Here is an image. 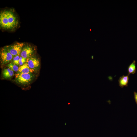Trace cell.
<instances>
[{"label": "cell", "mask_w": 137, "mask_h": 137, "mask_svg": "<svg viewBox=\"0 0 137 137\" xmlns=\"http://www.w3.org/2000/svg\"><path fill=\"white\" fill-rule=\"evenodd\" d=\"M19 24L18 18L11 10H4L0 13V25L1 28L13 30L17 27Z\"/></svg>", "instance_id": "cell-1"}, {"label": "cell", "mask_w": 137, "mask_h": 137, "mask_svg": "<svg viewBox=\"0 0 137 137\" xmlns=\"http://www.w3.org/2000/svg\"><path fill=\"white\" fill-rule=\"evenodd\" d=\"M34 77L35 76L32 73L16 74L15 80L19 84H28L32 82Z\"/></svg>", "instance_id": "cell-2"}, {"label": "cell", "mask_w": 137, "mask_h": 137, "mask_svg": "<svg viewBox=\"0 0 137 137\" xmlns=\"http://www.w3.org/2000/svg\"><path fill=\"white\" fill-rule=\"evenodd\" d=\"M0 55L1 61L3 64L8 63L13 58V56L6 46L1 50Z\"/></svg>", "instance_id": "cell-3"}, {"label": "cell", "mask_w": 137, "mask_h": 137, "mask_svg": "<svg viewBox=\"0 0 137 137\" xmlns=\"http://www.w3.org/2000/svg\"><path fill=\"white\" fill-rule=\"evenodd\" d=\"M24 44L23 43L17 42L6 46L13 57L21 54Z\"/></svg>", "instance_id": "cell-4"}, {"label": "cell", "mask_w": 137, "mask_h": 137, "mask_svg": "<svg viewBox=\"0 0 137 137\" xmlns=\"http://www.w3.org/2000/svg\"><path fill=\"white\" fill-rule=\"evenodd\" d=\"M29 67L34 70H38L40 66V62L36 57L31 56L26 60V61Z\"/></svg>", "instance_id": "cell-5"}, {"label": "cell", "mask_w": 137, "mask_h": 137, "mask_svg": "<svg viewBox=\"0 0 137 137\" xmlns=\"http://www.w3.org/2000/svg\"><path fill=\"white\" fill-rule=\"evenodd\" d=\"M33 53L32 48L29 46L26 45L23 47L20 55L27 60L32 56Z\"/></svg>", "instance_id": "cell-6"}, {"label": "cell", "mask_w": 137, "mask_h": 137, "mask_svg": "<svg viewBox=\"0 0 137 137\" xmlns=\"http://www.w3.org/2000/svg\"><path fill=\"white\" fill-rule=\"evenodd\" d=\"M35 70L30 68L27 62L19 68L17 74L32 73Z\"/></svg>", "instance_id": "cell-7"}, {"label": "cell", "mask_w": 137, "mask_h": 137, "mask_svg": "<svg viewBox=\"0 0 137 137\" xmlns=\"http://www.w3.org/2000/svg\"><path fill=\"white\" fill-rule=\"evenodd\" d=\"M129 80V75H123L119 78L118 80V83L119 86L121 88L128 86Z\"/></svg>", "instance_id": "cell-8"}, {"label": "cell", "mask_w": 137, "mask_h": 137, "mask_svg": "<svg viewBox=\"0 0 137 137\" xmlns=\"http://www.w3.org/2000/svg\"><path fill=\"white\" fill-rule=\"evenodd\" d=\"M3 76L5 78H10L14 75L13 71L9 68L5 69L2 72Z\"/></svg>", "instance_id": "cell-9"}, {"label": "cell", "mask_w": 137, "mask_h": 137, "mask_svg": "<svg viewBox=\"0 0 137 137\" xmlns=\"http://www.w3.org/2000/svg\"><path fill=\"white\" fill-rule=\"evenodd\" d=\"M128 75L130 74H135L136 71L135 61L134 60L133 62L129 65L128 69Z\"/></svg>", "instance_id": "cell-10"}, {"label": "cell", "mask_w": 137, "mask_h": 137, "mask_svg": "<svg viewBox=\"0 0 137 137\" xmlns=\"http://www.w3.org/2000/svg\"><path fill=\"white\" fill-rule=\"evenodd\" d=\"M7 66L13 71L18 72V71L19 67L17 65L14 64L13 63H10Z\"/></svg>", "instance_id": "cell-11"}, {"label": "cell", "mask_w": 137, "mask_h": 137, "mask_svg": "<svg viewBox=\"0 0 137 137\" xmlns=\"http://www.w3.org/2000/svg\"><path fill=\"white\" fill-rule=\"evenodd\" d=\"M20 55H17L13 57V63L14 64L19 65V60L20 58Z\"/></svg>", "instance_id": "cell-12"}, {"label": "cell", "mask_w": 137, "mask_h": 137, "mask_svg": "<svg viewBox=\"0 0 137 137\" xmlns=\"http://www.w3.org/2000/svg\"><path fill=\"white\" fill-rule=\"evenodd\" d=\"M26 61V59L25 58L20 56L19 60V65L22 66L25 63Z\"/></svg>", "instance_id": "cell-13"}, {"label": "cell", "mask_w": 137, "mask_h": 137, "mask_svg": "<svg viewBox=\"0 0 137 137\" xmlns=\"http://www.w3.org/2000/svg\"><path fill=\"white\" fill-rule=\"evenodd\" d=\"M134 98L137 104V92H134Z\"/></svg>", "instance_id": "cell-14"}]
</instances>
